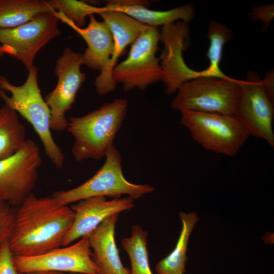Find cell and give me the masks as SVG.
Segmentation results:
<instances>
[{"label": "cell", "mask_w": 274, "mask_h": 274, "mask_svg": "<svg viewBox=\"0 0 274 274\" xmlns=\"http://www.w3.org/2000/svg\"><path fill=\"white\" fill-rule=\"evenodd\" d=\"M104 8L125 13L149 26L158 27L175 23L177 20L188 23L195 15L194 6L189 4L172 9L159 11L149 8V2L143 0H108Z\"/></svg>", "instance_id": "obj_17"}, {"label": "cell", "mask_w": 274, "mask_h": 274, "mask_svg": "<svg viewBox=\"0 0 274 274\" xmlns=\"http://www.w3.org/2000/svg\"><path fill=\"white\" fill-rule=\"evenodd\" d=\"M232 32L225 24L217 21L210 22L206 37L210 40V45L207 53L209 65L205 69L208 77L227 78L220 67L223 48L232 38Z\"/></svg>", "instance_id": "obj_23"}, {"label": "cell", "mask_w": 274, "mask_h": 274, "mask_svg": "<svg viewBox=\"0 0 274 274\" xmlns=\"http://www.w3.org/2000/svg\"><path fill=\"white\" fill-rule=\"evenodd\" d=\"M54 11L50 1L0 0V28H14Z\"/></svg>", "instance_id": "obj_19"}, {"label": "cell", "mask_w": 274, "mask_h": 274, "mask_svg": "<svg viewBox=\"0 0 274 274\" xmlns=\"http://www.w3.org/2000/svg\"><path fill=\"white\" fill-rule=\"evenodd\" d=\"M26 140L18 114L4 104L0 107V160L16 153Z\"/></svg>", "instance_id": "obj_21"}, {"label": "cell", "mask_w": 274, "mask_h": 274, "mask_svg": "<svg viewBox=\"0 0 274 274\" xmlns=\"http://www.w3.org/2000/svg\"><path fill=\"white\" fill-rule=\"evenodd\" d=\"M252 20H261L263 23V30L268 29L274 17V5L268 4L255 7L250 15Z\"/></svg>", "instance_id": "obj_27"}, {"label": "cell", "mask_w": 274, "mask_h": 274, "mask_svg": "<svg viewBox=\"0 0 274 274\" xmlns=\"http://www.w3.org/2000/svg\"><path fill=\"white\" fill-rule=\"evenodd\" d=\"M160 39L158 27L148 26L131 44L126 58L114 66L112 78L116 84H122L124 91L144 90L162 81L163 72L156 56Z\"/></svg>", "instance_id": "obj_7"}, {"label": "cell", "mask_w": 274, "mask_h": 274, "mask_svg": "<svg viewBox=\"0 0 274 274\" xmlns=\"http://www.w3.org/2000/svg\"><path fill=\"white\" fill-rule=\"evenodd\" d=\"M42 163L37 143L27 139L11 156L0 160V199L16 208L35 188Z\"/></svg>", "instance_id": "obj_8"}, {"label": "cell", "mask_w": 274, "mask_h": 274, "mask_svg": "<svg viewBox=\"0 0 274 274\" xmlns=\"http://www.w3.org/2000/svg\"><path fill=\"white\" fill-rule=\"evenodd\" d=\"M16 209L0 199V245L11 235L15 223Z\"/></svg>", "instance_id": "obj_25"}, {"label": "cell", "mask_w": 274, "mask_h": 274, "mask_svg": "<svg viewBox=\"0 0 274 274\" xmlns=\"http://www.w3.org/2000/svg\"><path fill=\"white\" fill-rule=\"evenodd\" d=\"M25 82L17 86L0 76V97L5 105L25 118L39 136L48 158L57 168L64 165V156L52 137L51 112L42 96L38 82V68L33 65L28 71Z\"/></svg>", "instance_id": "obj_3"}, {"label": "cell", "mask_w": 274, "mask_h": 274, "mask_svg": "<svg viewBox=\"0 0 274 274\" xmlns=\"http://www.w3.org/2000/svg\"><path fill=\"white\" fill-rule=\"evenodd\" d=\"M50 2L59 20L79 28H84L86 18L98 14L100 8L77 0H51Z\"/></svg>", "instance_id": "obj_24"}, {"label": "cell", "mask_w": 274, "mask_h": 274, "mask_svg": "<svg viewBox=\"0 0 274 274\" xmlns=\"http://www.w3.org/2000/svg\"><path fill=\"white\" fill-rule=\"evenodd\" d=\"M0 274H21L14 265L9 239L0 245Z\"/></svg>", "instance_id": "obj_26"}, {"label": "cell", "mask_w": 274, "mask_h": 274, "mask_svg": "<svg viewBox=\"0 0 274 274\" xmlns=\"http://www.w3.org/2000/svg\"><path fill=\"white\" fill-rule=\"evenodd\" d=\"M25 274H42V272H30Z\"/></svg>", "instance_id": "obj_31"}, {"label": "cell", "mask_w": 274, "mask_h": 274, "mask_svg": "<svg viewBox=\"0 0 274 274\" xmlns=\"http://www.w3.org/2000/svg\"><path fill=\"white\" fill-rule=\"evenodd\" d=\"M134 199L129 196L107 200L106 197L95 196L76 202L71 207L75 216L63 246L88 235L108 217L132 209Z\"/></svg>", "instance_id": "obj_15"}, {"label": "cell", "mask_w": 274, "mask_h": 274, "mask_svg": "<svg viewBox=\"0 0 274 274\" xmlns=\"http://www.w3.org/2000/svg\"><path fill=\"white\" fill-rule=\"evenodd\" d=\"M86 27L68 25L85 41L87 48L82 54L83 63L88 67L101 72L108 65L114 50L113 35L107 24L96 19L94 14L89 16Z\"/></svg>", "instance_id": "obj_18"}, {"label": "cell", "mask_w": 274, "mask_h": 274, "mask_svg": "<svg viewBox=\"0 0 274 274\" xmlns=\"http://www.w3.org/2000/svg\"><path fill=\"white\" fill-rule=\"evenodd\" d=\"M74 212L51 196L32 193L16 209V219L9 241L14 255H39L63 246L74 221Z\"/></svg>", "instance_id": "obj_1"}, {"label": "cell", "mask_w": 274, "mask_h": 274, "mask_svg": "<svg viewBox=\"0 0 274 274\" xmlns=\"http://www.w3.org/2000/svg\"><path fill=\"white\" fill-rule=\"evenodd\" d=\"M118 214L113 215L100 224L88 235L91 258L99 274H130L119 256L115 238V227Z\"/></svg>", "instance_id": "obj_16"}, {"label": "cell", "mask_w": 274, "mask_h": 274, "mask_svg": "<svg viewBox=\"0 0 274 274\" xmlns=\"http://www.w3.org/2000/svg\"><path fill=\"white\" fill-rule=\"evenodd\" d=\"M148 232L138 224L132 227L130 236L121 242L130 258V274H153L151 269L147 249Z\"/></svg>", "instance_id": "obj_22"}, {"label": "cell", "mask_w": 274, "mask_h": 274, "mask_svg": "<svg viewBox=\"0 0 274 274\" xmlns=\"http://www.w3.org/2000/svg\"><path fill=\"white\" fill-rule=\"evenodd\" d=\"M82 64V54L69 47L64 49L56 60L54 72L58 78L57 83L54 90L44 98L50 110L51 130H66L68 121L65 114L71 109L86 79V74L81 71Z\"/></svg>", "instance_id": "obj_10"}, {"label": "cell", "mask_w": 274, "mask_h": 274, "mask_svg": "<svg viewBox=\"0 0 274 274\" xmlns=\"http://www.w3.org/2000/svg\"><path fill=\"white\" fill-rule=\"evenodd\" d=\"M262 80V84L268 98L273 103L274 99V72L269 71Z\"/></svg>", "instance_id": "obj_28"}, {"label": "cell", "mask_w": 274, "mask_h": 274, "mask_svg": "<svg viewBox=\"0 0 274 274\" xmlns=\"http://www.w3.org/2000/svg\"><path fill=\"white\" fill-rule=\"evenodd\" d=\"M42 274H65V273L63 272H61L46 271V272H43ZM70 274H83V273H70Z\"/></svg>", "instance_id": "obj_29"}, {"label": "cell", "mask_w": 274, "mask_h": 274, "mask_svg": "<svg viewBox=\"0 0 274 274\" xmlns=\"http://www.w3.org/2000/svg\"><path fill=\"white\" fill-rule=\"evenodd\" d=\"M106 160L99 169L80 185L66 190L56 191L52 196L61 205H68L95 196L119 198L127 195L137 199L155 191L149 184H136L129 182L123 175L122 158L114 145L107 151Z\"/></svg>", "instance_id": "obj_4"}, {"label": "cell", "mask_w": 274, "mask_h": 274, "mask_svg": "<svg viewBox=\"0 0 274 274\" xmlns=\"http://www.w3.org/2000/svg\"><path fill=\"white\" fill-rule=\"evenodd\" d=\"M107 24L113 35L114 50L107 66L96 78L94 85L100 95L112 92L116 83L112 78V72L117 61L125 49L131 45L148 27L125 13L100 7L98 13Z\"/></svg>", "instance_id": "obj_14"}, {"label": "cell", "mask_w": 274, "mask_h": 274, "mask_svg": "<svg viewBox=\"0 0 274 274\" xmlns=\"http://www.w3.org/2000/svg\"><path fill=\"white\" fill-rule=\"evenodd\" d=\"M5 54V53L2 49L1 45H0V58Z\"/></svg>", "instance_id": "obj_30"}, {"label": "cell", "mask_w": 274, "mask_h": 274, "mask_svg": "<svg viewBox=\"0 0 274 274\" xmlns=\"http://www.w3.org/2000/svg\"><path fill=\"white\" fill-rule=\"evenodd\" d=\"M241 92L233 116L239 121L249 135L265 140L274 147L272 122L273 104L255 72L247 73L246 79L241 80Z\"/></svg>", "instance_id": "obj_11"}, {"label": "cell", "mask_w": 274, "mask_h": 274, "mask_svg": "<svg viewBox=\"0 0 274 274\" xmlns=\"http://www.w3.org/2000/svg\"><path fill=\"white\" fill-rule=\"evenodd\" d=\"M241 80L199 77L183 84L171 102L172 109L233 115L238 100Z\"/></svg>", "instance_id": "obj_5"}, {"label": "cell", "mask_w": 274, "mask_h": 274, "mask_svg": "<svg viewBox=\"0 0 274 274\" xmlns=\"http://www.w3.org/2000/svg\"><path fill=\"white\" fill-rule=\"evenodd\" d=\"M181 122L207 150L228 156L237 154L249 134L233 115L192 111L181 112Z\"/></svg>", "instance_id": "obj_6"}, {"label": "cell", "mask_w": 274, "mask_h": 274, "mask_svg": "<svg viewBox=\"0 0 274 274\" xmlns=\"http://www.w3.org/2000/svg\"><path fill=\"white\" fill-rule=\"evenodd\" d=\"M91 255L87 235L70 246L56 248L39 255L20 256L13 254V262L21 274L46 271L99 274Z\"/></svg>", "instance_id": "obj_12"}, {"label": "cell", "mask_w": 274, "mask_h": 274, "mask_svg": "<svg viewBox=\"0 0 274 274\" xmlns=\"http://www.w3.org/2000/svg\"><path fill=\"white\" fill-rule=\"evenodd\" d=\"M58 21L54 12L46 13L17 27L0 28V45L5 54L20 61L28 71L40 50L60 35Z\"/></svg>", "instance_id": "obj_9"}, {"label": "cell", "mask_w": 274, "mask_h": 274, "mask_svg": "<svg viewBox=\"0 0 274 274\" xmlns=\"http://www.w3.org/2000/svg\"><path fill=\"white\" fill-rule=\"evenodd\" d=\"M128 102L124 98L102 104L98 109L73 117L66 130L74 138L72 154L78 161L105 157L125 117Z\"/></svg>", "instance_id": "obj_2"}, {"label": "cell", "mask_w": 274, "mask_h": 274, "mask_svg": "<svg viewBox=\"0 0 274 274\" xmlns=\"http://www.w3.org/2000/svg\"><path fill=\"white\" fill-rule=\"evenodd\" d=\"M179 215L182 222L179 238L173 250L157 263L155 269L157 274H184L186 272L188 242L199 219L195 212L187 214L180 212Z\"/></svg>", "instance_id": "obj_20"}, {"label": "cell", "mask_w": 274, "mask_h": 274, "mask_svg": "<svg viewBox=\"0 0 274 274\" xmlns=\"http://www.w3.org/2000/svg\"><path fill=\"white\" fill-rule=\"evenodd\" d=\"M190 31L188 23L180 21L162 26L160 41L164 48L159 57L165 92L173 94L184 83L206 76L204 70L195 71L186 64L183 52L188 47Z\"/></svg>", "instance_id": "obj_13"}]
</instances>
